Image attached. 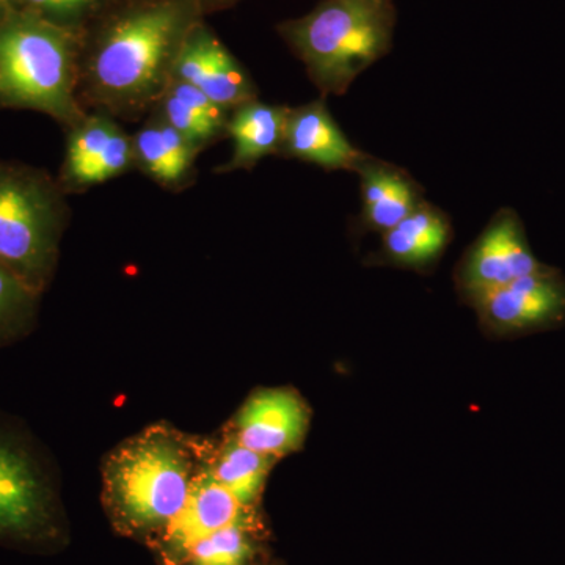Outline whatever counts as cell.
I'll use <instances>...</instances> for the list:
<instances>
[{"instance_id": "1", "label": "cell", "mask_w": 565, "mask_h": 565, "mask_svg": "<svg viewBox=\"0 0 565 565\" xmlns=\"http://www.w3.org/2000/svg\"><path fill=\"white\" fill-rule=\"evenodd\" d=\"M203 441L156 424L122 441L103 467V503L121 534L150 542L177 519L202 470Z\"/></svg>"}, {"instance_id": "2", "label": "cell", "mask_w": 565, "mask_h": 565, "mask_svg": "<svg viewBox=\"0 0 565 565\" xmlns=\"http://www.w3.org/2000/svg\"><path fill=\"white\" fill-rule=\"evenodd\" d=\"M394 25L393 0H323L280 32L323 95H344L392 50Z\"/></svg>"}, {"instance_id": "3", "label": "cell", "mask_w": 565, "mask_h": 565, "mask_svg": "<svg viewBox=\"0 0 565 565\" xmlns=\"http://www.w3.org/2000/svg\"><path fill=\"white\" fill-rule=\"evenodd\" d=\"M65 203L41 170L0 162V264L43 294L58 259Z\"/></svg>"}, {"instance_id": "4", "label": "cell", "mask_w": 565, "mask_h": 565, "mask_svg": "<svg viewBox=\"0 0 565 565\" xmlns=\"http://www.w3.org/2000/svg\"><path fill=\"white\" fill-rule=\"evenodd\" d=\"M70 41L36 17H11L0 24V106L24 107L66 125L82 121L73 95Z\"/></svg>"}, {"instance_id": "5", "label": "cell", "mask_w": 565, "mask_h": 565, "mask_svg": "<svg viewBox=\"0 0 565 565\" xmlns=\"http://www.w3.org/2000/svg\"><path fill=\"white\" fill-rule=\"evenodd\" d=\"M63 534L50 467L31 435L0 415V544L50 548Z\"/></svg>"}, {"instance_id": "6", "label": "cell", "mask_w": 565, "mask_h": 565, "mask_svg": "<svg viewBox=\"0 0 565 565\" xmlns=\"http://www.w3.org/2000/svg\"><path fill=\"white\" fill-rule=\"evenodd\" d=\"M182 25V9L166 2L118 21L93 61V79L103 95L140 102L161 87Z\"/></svg>"}, {"instance_id": "7", "label": "cell", "mask_w": 565, "mask_h": 565, "mask_svg": "<svg viewBox=\"0 0 565 565\" xmlns=\"http://www.w3.org/2000/svg\"><path fill=\"white\" fill-rule=\"evenodd\" d=\"M531 250L523 223L512 210H501L463 253L456 270L457 291L470 303L509 282L546 269Z\"/></svg>"}, {"instance_id": "8", "label": "cell", "mask_w": 565, "mask_h": 565, "mask_svg": "<svg viewBox=\"0 0 565 565\" xmlns=\"http://www.w3.org/2000/svg\"><path fill=\"white\" fill-rule=\"evenodd\" d=\"M493 337H514L565 322V278L553 267L527 275L471 300Z\"/></svg>"}, {"instance_id": "9", "label": "cell", "mask_w": 565, "mask_h": 565, "mask_svg": "<svg viewBox=\"0 0 565 565\" xmlns=\"http://www.w3.org/2000/svg\"><path fill=\"white\" fill-rule=\"evenodd\" d=\"M232 525L264 530L258 508L241 503L202 467L193 479L191 493L180 514L148 544L163 564L182 565L196 542Z\"/></svg>"}, {"instance_id": "10", "label": "cell", "mask_w": 565, "mask_h": 565, "mask_svg": "<svg viewBox=\"0 0 565 565\" xmlns=\"http://www.w3.org/2000/svg\"><path fill=\"white\" fill-rule=\"evenodd\" d=\"M310 423V407L296 390L262 388L237 411L226 435L252 451L280 460L302 448Z\"/></svg>"}, {"instance_id": "11", "label": "cell", "mask_w": 565, "mask_h": 565, "mask_svg": "<svg viewBox=\"0 0 565 565\" xmlns=\"http://www.w3.org/2000/svg\"><path fill=\"white\" fill-rule=\"evenodd\" d=\"M177 79L203 92L222 109L239 107L255 99L247 74L223 47L221 41L202 28L193 29L174 54Z\"/></svg>"}, {"instance_id": "12", "label": "cell", "mask_w": 565, "mask_h": 565, "mask_svg": "<svg viewBox=\"0 0 565 565\" xmlns=\"http://www.w3.org/2000/svg\"><path fill=\"white\" fill-rule=\"evenodd\" d=\"M280 151L289 158L316 163L323 170L356 172L366 152L353 147L334 122L326 103L313 102L289 109Z\"/></svg>"}, {"instance_id": "13", "label": "cell", "mask_w": 565, "mask_h": 565, "mask_svg": "<svg viewBox=\"0 0 565 565\" xmlns=\"http://www.w3.org/2000/svg\"><path fill=\"white\" fill-rule=\"evenodd\" d=\"M355 173L362 180L363 226L370 232H390L424 202L411 174L392 163L367 156Z\"/></svg>"}, {"instance_id": "14", "label": "cell", "mask_w": 565, "mask_h": 565, "mask_svg": "<svg viewBox=\"0 0 565 565\" xmlns=\"http://www.w3.org/2000/svg\"><path fill=\"white\" fill-rule=\"evenodd\" d=\"M384 236L386 262L407 269L426 270L444 255L452 237L451 222L444 211L423 202Z\"/></svg>"}, {"instance_id": "15", "label": "cell", "mask_w": 565, "mask_h": 565, "mask_svg": "<svg viewBox=\"0 0 565 565\" xmlns=\"http://www.w3.org/2000/svg\"><path fill=\"white\" fill-rule=\"evenodd\" d=\"M278 460L259 455L226 435L222 444L203 441L202 467L248 508H258L270 470Z\"/></svg>"}, {"instance_id": "16", "label": "cell", "mask_w": 565, "mask_h": 565, "mask_svg": "<svg viewBox=\"0 0 565 565\" xmlns=\"http://www.w3.org/2000/svg\"><path fill=\"white\" fill-rule=\"evenodd\" d=\"M288 114L286 107L269 106L255 99L236 107L228 122L234 141L233 158L223 167V172L252 169L259 159L280 151Z\"/></svg>"}, {"instance_id": "17", "label": "cell", "mask_w": 565, "mask_h": 565, "mask_svg": "<svg viewBox=\"0 0 565 565\" xmlns=\"http://www.w3.org/2000/svg\"><path fill=\"white\" fill-rule=\"evenodd\" d=\"M195 148L167 121L148 126L136 140V151L145 169L166 184L180 181L189 172Z\"/></svg>"}, {"instance_id": "18", "label": "cell", "mask_w": 565, "mask_h": 565, "mask_svg": "<svg viewBox=\"0 0 565 565\" xmlns=\"http://www.w3.org/2000/svg\"><path fill=\"white\" fill-rule=\"evenodd\" d=\"M263 533L245 525L222 527L196 542L182 565H250L259 553Z\"/></svg>"}, {"instance_id": "19", "label": "cell", "mask_w": 565, "mask_h": 565, "mask_svg": "<svg viewBox=\"0 0 565 565\" xmlns=\"http://www.w3.org/2000/svg\"><path fill=\"white\" fill-rule=\"evenodd\" d=\"M40 294L0 264V349L28 337L35 327Z\"/></svg>"}, {"instance_id": "20", "label": "cell", "mask_w": 565, "mask_h": 565, "mask_svg": "<svg viewBox=\"0 0 565 565\" xmlns=\"http://www.w3.org/2000/svg\"><path fill=\"white\" fill-rule=\"evenodd\" d=\"M117 129L114 122L98 117L77 122L71 134L68 152H66L65 169L70 181L76 184L79 182L82 174L102 154L104 147L109 143Z\"/></svg>"}, {"instance_id": "21", "label": "cell", "mask_w": 565, "mask_h": 565, "mask_svg": "<svg viewBox=\"0 0 565 565\" xmlns=\"http://www.w3.org/2000/svg\"><path fill=\"white\" fill-rule=\"evenodd\" d=\"M132 159V148L129 143L128 137L117 129L109 143L104 147L102 154L90 163L85 173L82 174L79 185L98 184L110 180V178L118 177L128 169Z\"/></svg>"}, {"instance_id": "22", "label": "cell", "mask_w": 565, "mask_h": 565, "mask_svg": "<svg viewBox=\"0 0 565 565\" xmlns=\"http://www.w3.org/2000/svg\"><path fill=\"white\" fill-rule=\"evenodd\" d=\"M166 121L170 126L181 134L185 140L191 141L192 145H200L202 141L211 139V137L217 136L221 131V126L214 125V122L204 120L199 115L193 114L174 96L167 95L166 102Z\"/></svg>"}, {"instance_id": "23", "label": "cell", "mask_w": 565, "mask_h": 565, "mask_svg": "<svg viewBox=\"0 0 565 565\" xmlns=\"http://www.w3.org/2000/svg\"><path fill=\"white\" fill-rule=\"evenodd\" d=\"M169 93L174 98L180 99L193 114L204 118V120L214 122V125L221 126V128L225 125V109L211 102L203 92L188 84V82L174 79L172 85H170Z\"/></svg>"}, {"instance_id": "24", "label": "cell", "mask_w": 565, "mask_h": 565, "mask_svg": "<svg viewBox=\"0 0 565 565\" xmlns=\"http://www.w3.org/2000/svg\"><path fill=\"white\" fill-rule=\"evenodd\" d=\"M33 9L46 11V13L68 14L81 10L92 0H25Z\"/></svg>"}, {"instance_id": "25", "label": "cell", "mask_w": 565, "mask_h": 565, "mask_svg": "<svg viewBox=\"0 0 565 565\" xmlns=\"http://www.w3.org/2000/svg\"><path fill=\"white\" fill-rule=\"evenodd\" d=\"M10 0H0V13L9 7Z\"/></svg>"}, {"instance_id": "26", "label": "cell", "mask_w": 565, "mask_h": 565, "mask_svg": "<svg viewBox=\"0 0 565 565\" xmlns=\"http://www.w3.org/2000/svg\"><path fill=\"white\" fill-rule=\"evenodd\" d=\"M250 565H269V564H250ZM275 565V564H274Z\"/></svg>"}]
</instances>
